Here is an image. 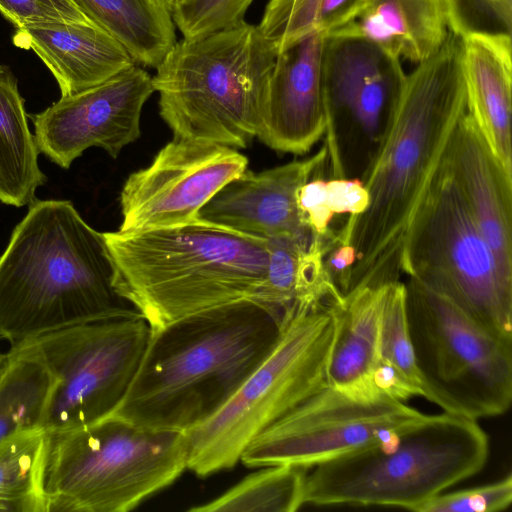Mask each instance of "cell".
Listing matches in <instances>:
<instances>
[{"mask_svg": "<svg viewBox=\"0 0 512 512\" xmlns=\"http://www.w3.org/2000/svg\"><path fill=\"white\" fill-rule=\"evenodd\" d=\"M448 29L462 40L484 36L512 40V0H446Z\"/></svg>", "mask_w": 512, "mask_h": 512, "instance_id": "cell-29", "label": "cell"}, {"mask_svg": "<svg viewBox=\"0 0 512 512\" xmlns=\"http://www.w3.org/2000/svg\"><path fill=\"white\" fill-rule=\"evenodd\" d=\"M7 372L0 382V441L14 433L43 428L52 378L38 360L7 352Z\"/></svg>", "mask_w": 512, "mask_h": 512, "instance_id": "cell-28", "label": "cell"}, {"mask_svg": "<svg viewBox=\"0 0 512 512\" xmlns=\"http://www.w3.org/2000/svg\"><path fill=\"white\" fill-rule=\"evenodd\" d=\"M512 502V475L481 486L441 493L421 504L415 512H498Z\"/></svg>", "mask_w": 512, "mask_h": 512, "instance_id": "cell-32", "label": "cell"}, {"mask_svg": "<svg viewBox=\"0 0 512 512\" xmlns=\"http://www.w3.org/2000/svg\"><path fill=\"white\" fill-rule=\"evenodd\" d=\"M327 147L312 157L262 172L245 170L200 210L198 218L263 239L290 237L312 241L298 207L301 186L322 170Z\"/></svg>", "mask_w": 512, "mask_h": 512, "instance_id": "cell-17", "label": "cell"}, {"mask_svg": "<svg viewBox=\"0 0 512 512\" xmlns=\"http://www.w3.org/2000/svg\"><path fill=\"white\" fill-rule=\"evenodd\" d=\"M406 314L428 401L478 420L512 402V337L495 334L443 293L409 277Z\"/></svg>", "mask_w": 512, "mask_h": 512, "instance_id": "cell-9", "label": "cell"}, {"mask_svg": "<svg viewBox=\"0 0 512 512\" xmlns=\"http://www.w3.org/2000/svg\"><path fill=\"white\" fill-rule=\"evenodd\" d=\"M375 383L383 396L398 401L425 396L407 322L405 283L400 280L385 289Z\"/></svg>", "mask_w": 512, "mask_h": 512, "instance_id": "cell-25", "label": "cell"}, {"mask_svg": "<svg viewBox=\"0 0 512 512\" xmlns=\"http://www.w3.org/2000/svg\"><path fill=\"white\" fill-rule=\"evenodd\" d=\"M462 57L463 40L449 31L406 75L361 179L369 204L336 232L356 253L347 293L399 281L403 273L411 226L467 111Z\"/></svg>", "mask_w": 512, "mask_h": 512, "instance_id": "cell-1", "label": "cell"}, {"mask_svg": "<svg viewBox=\"0 0 512 512\" xmlns=\"http://www.w3.org/2000/svg\"><path fill=\"white\" fill-rule=\"evenodd\" d=\"M177 0H168V2L170 3V5H172L173 3H175Z\"/></svg>", "mask_w": 512, "mask_h": 512, "instance_id": "cell-39", "label": "cell"}, {"mask_svg": "<svg viewBox=\"0 0 512 512\" xmlns=\"http://www.w3.org/2000/svg\"><path fill=\"white\" fill-rule=\"evenodd\" d=\"M326 194L333 214L359 215L369 204V194L360 179L333 178L326 181Z\"/></svg>", "mask_w": 512, "mask_h": 512, "instance_id": "cell-35", "label": "cell"}, {"mask_svg": "<svg viewBox=\"0 0 512 512\" xmlns=\"http://www.w3.org/2000/svg\"><path fill=\"white\" fill-rule=\"evenodd\" d=\"M10 358L8 353H1L0 352V382L4 378L7 369L9 367Z\"/></svg>", "mask_w": 512, "mask_h": 512, "instance_id": "cell-38", "label": "cell"}, {"mask_svg": "<svg viewBox=\"0 0 512 512\" xmlns=\"http://www.w3.org/2000/svg\"><path fill=\"white\" fill-rule=\"evenodd\" d=\"M365 0H321L318 29L325 35L335 31L359 11Z\"/></svg>", "mask_w": 512, "mask_h": 512, "instance_id": "cell-37", "label": "cell"}, {"mask_svg": "<svg viewBox=\"0 0 512 512\" xmlns=\"http://www.w3.org/2000/svg\"><path fill=\"white\" fill-rule=\"evenodd\" d=\"M355 262L356 253L353 246L338 241H335L324 259L329 276L343 296L348 291L349 279Z\"/></svg>", "mask_w": 512, "mask_h": 512, "instance_id": "cell-36", "label": "cell"}, {"mask_svg": "<svg viewBox=\"0 0 512 512\" xmlns=\"http://www.w3.org/2000/svg\"><path fill=\"white\" fill-rule=\"evenodd\" d=\"M334 334L330 304L287 320L273 349L235 393L187 432V469L207 477L234 467L258 434L324 388Z\"/></svg>", "mask_w": 512, "mask_h": 512, "instance_id": "cell-8", "label": "cell"}, {"mask_svg": "<svg viewBox=\"0 0 512 512\" xmlns=\"http://www.w3.org/2000/svg\"><path fill=\"white\" fill-rule=\"evenodd\" d=\"M448 33L446 0H365L351 20L329 34L361 36L393 56L419 63L442 46Z\"/></svg>", "mask_w": 512, "mask_h": 512, "instance_id": "cell-22", "label": "cell"}, {"mask_svg": "<svg viewBox=\"0 0 512 512\" xmlns=\"http://www.w3.org/2000/svg\"><path fill=\"white\" fill-rule=\"evenodd\" d=\"M402 270L489 331L512 337V286L501 277L444 161L411 226Z\"/></svg>", "mask_w": 512, "mask_h": 512, "instance_id": "cell-11", "label": "cell"}, {"mask_svg": "<svg viewBox=\"0 0 512 512\" xmlns=\"http://www.w3.org/2000/svg\"><path fill=\"white\" fill-rule=\"evenodd\" d=\"M277 53L246 21L176 42L152 77L173 138L246 148L257 135Z\"/></svg>", "mask_w": 512, "mask_h": 512, "instance_id": "cell-5", "label": "cell"}, {"mask_svg": "<svg viewBox=\"0 0 512 512\" xmlns=\"http://www.w3.org/2000/svg\"><path fill=\"white\" fill-rule=\"evenodd\" d=\"M27 118L15 77L0 65V201L14 207L34 201L46 181Z\"/></svg>", "mask_w": 512, "mask_h": 512, "instance_id": "cell-24", "label": "cell"}, {"mask_svg": "<svg viewBox=\"0 0 512 512\" xmlns=\"http://www.w3.org/2000/svg\"><path fill=\"white\" fill-rule=\"evenodd\" d=\"M489 440L477 420L442 412L402 433L310 467L304 504L410 511L478 473Z\"/></svg>", "mask_w": 512, "mask_h": 512, "instance_id": "cell-6", "label": "cell"}, {"mask_svg": "<svg viewBox=\"0 0 512 512\" xmlns=\"http://www.w3.org/2000/svg\"><path fill=\"white\" fill-rule=\"evenodd\" d=\"M317 172L308 179L298 193V207L302 218L313 234L321 237L329 236L334 231L329 227L333 218L326 194V181Z\"/></svg>", "mask_w": 512, "mask_h": 512, "instance_id": "cell-34", "label": "cell"}, {"mask_svg": "<svg viewBox=\"0 0 512 512\" xmlns=\"http://www.w3.org/2000/svg\"><path fill=\"white\" fill-rule=\"evenodd\" d=\"M112 276L103 233L71 201L35 199L0 256V338L12 347L133 309Z\"/></svg>", "mask_w": 512, "mask_h": 512, "instance_id": "cell-3", "label": "cell"}, {"mask_svg": "<svg viewBox=\"0 0 512 512\" xmlns=\"http://www.w3.org/2000/svg\"><path fill=\"white\" fill-rule=\"evenodd\" d=\"M320 3L321 0H270L257 28L279 52L318 29Z\"/></svg>", "mask_w": 512, "mask_h": 512, "instance_id": "cell-31", "label": "cell"}, {"mask_svg": "<svg viewBox=\"0 0 512 512\" xmlns=\"http://www.w3.org/2000/svg\"><path fill=\"white\" fill-rule=\"evenodd\" d=\"M512 40L463 39L467 111L508 174L512 175Z\"/></svg>", "mask_w": 512, "mask_h": 512, "instance_id": "cell-21", "label": "cell"}, {"mask_svg": "<svg viewBox=\"0 0 512 512\" xmlns=\"http://www.w3.org/2000/svg\"><path fill=\"white\" fill-rule=\"evenodd\" d=\"M283 324L275 309L241 301L150 330L128 390L108 416L144 430L189 432L265 359Z\"/></svg>", "mask_w": 512, "mask_h": 512, "instance_id": "cell-2", "label": "cell"}, {"mask_svg": "<svg viewBox=\"0 0 512 512\" xmlns=\"http://www.w3.org/2000/svg\"><path fill=\"white\" fill-rule=\"evenodd\" d=\"M247 165L237 149L173 138L147 167L126 179L118 230L143 231L196 220L203 206Z\"/></svg>", "mask_w": 512, "mask_h": 512, "instance_id": "cell-13", "label": "cell"}, {"mask_svg": "<svg viewBox=\"0 0 512 512\" xmlns=\"http://www.w3.org/2000/svg\"><path fill=\"white\" fill-rule=\"evenodd\" d=\"M153 92L152 76L136 64L99 85L61 97L31 116L39 152L63 169L91 147L117 158L140 137L142 109Z\"/></svg>", "mask_w": 512, "mask_h": 512, "instance_id": "cell-14", "label": "cell"}, {"mask_svg": "<svg viewBox=\"0 0 512 512\" xmlns=\"http://www.w3.org/2000/svg\"><path fill=\"white\" fill-rule=\"evenodd\" d=\"M150 327L136 310L89 320L12 346L41 362L52 378L43 428L84 426L108 416L137 371Z\"/></svg>", "mask_w": 512, "mask_h": 512, "instance_id": "cell-10", "label": "cell"}, {"mask_svg": "<svg viewBox=\"0 0 512 512\" xmlns=\"http://www.w3.org/2000/svg\"><path fill=\"white\" fill-rule=\"evenodd\" d=\"M47 443L48 431L42 427L0 441V512H47Z\"/></svg>", "mask_w": 512, "mask_h": 512, "instance_id": "cell-26", "label": "cell"}, {"mask_svg": "<svg viewBox=\"0 0 512 512\" xmlns=\"http://www.w3.org/2000/svg\"><path fill=\"white\" fill-rule=\"evenodd\" d=\"M324 38L315 29L277 53L256 135L275 151L303 155L327 131Z\"/></svg>", "mask_w": 512, "mask_h": 512, "instance_id": "cell-16", "label": "cell"}, {"mask_svg": "<svg viewBox=\"0 0 512 512\" xmlns=\"http://www.w3.org/2000/svg\"><path fill=\"white\" fill-rule=\"evenodd\" d=\"M444 164L487 242L503 280L512 286V175L493 154L468 111Z\"/></svg>", "mask_w": 512, "mask_h": 512, "instance_id": "cell-18", "label": "cell"}, {"mask_svg": "<svg viewBox=\"0 0 512 512\" xmlns=\"http://www.w3.org/2000/svg\"><path fill=\"white\" fill-rule=\"evenodd\" d=\"M253 0H177L171 5L175 26L185 40L234 27L244 20Z\"/></svg>", "mask_w": 512, "mask_h": 512, "instance_id": "cell-30", "label": "cell"}, {"mask_svg": "<svg viewBox=\"0 0 512 512\" xmlns=\"http://www.w3.org/2000/svg\"><path fill=\"white\" fill-rule=\"evenodd\" d=\"M426 417L403 401L359 399L326 385L258 434L240 461L310 468L389 440Z\"/></svg>", "mask_w": 512, "mask_h": 512, "instance_id": "cell-12", "label": "cell"}, {"mask_svg": "<svg viewBox=\"0 0 512 512\" xmlns=\"http://www.w3.org/2000/svg\"><path fill=\"white\" fill-rule=\"evenodd\" d=\"M142 67L157 68L176 44L168 0H71Z\"/></svg>", "mask_w": 512, "mask_h": 512, "instance_id": "cell-23", "label": "cell"}, {"mask_svg": "<svg viewBox=\"0 0 512 512\" xmlns=\"http://www.w3.org/2000/svg\"><path fill=\"white\" fill-rule=\"evenodd\" d=\"M103 236L113 286L150 330L241 301L262 304L267 239L200 218Z\"/></svg>", "mask_w": 512, "mask_h": 512, "instance_id": "cell-4", "label": "cell"}, {"mask_svg": "<svg viewBox=\"0 0 512 512\" xmlns=\"http://www.w3.org/2000/svg\"><path fill=\"white\" fill-rule=\"evenodd\" d=\"M386 285L356 288L330 304L335 334L327 368V385L355 398H389L378 391L375 383L380 366Z\"/></svg>", "mask_w": 512, "mask_h": 512, "instance_id": "cell-20", "label": "cell"}, {"mask_svg": "<svg viewBox=\"0 0 512 512\" xmlns=\"http://www.w3.org/2000/svg\"><path fill=\"white\" fill-rule=\"evenodd\" d=\"M0 12L16 28L52 22H87L71 0H0Z\"/></svg>", "mask_w": 512, "mask_h": 512, "instance_id": "cell-33", "label": "cell"}, {"mask_svg": "<svg viewBox=\"0 0 512 512\" xmlns=\"http://www.w3.org/2000/svg\"><path fill=\"white\" fill-rule=\"evenodd\" d=\"M187 433L150 431L106 416L48 432L47 512H127L187 469Z\"/></svg>", "mask_w": 512, "mask_h": 512, "instance_id": "cell-7", "label": "cell"}, {"mask_svg": "<svg viewBox=\"0 0 512 512\" xmlns=\"http://www.w3.org/2000/svg\"><path fill=\"white\" fill-rule=\"evenodd\" d=\"M308 467L281 464L261 467L215 499L190 512H294L304 505Z\"/></svg>", "mask_w": 512, "mask_h": 512, "instance_id": "cell-27", "label": "cell"}, {"mask_svg": "<svg viewBox=\"0 0 512 512\" xmlns=\"http://www.w3.org/2000/svg\"><path fill=\"white\" fill-rule=\"evenodd\" d=\"M13 43L39 56L57 80L61 97L99 85L136 65L120 42L91 21L19 27Z\"/></svg>", "mask_w": 512, "mask_h": 512, "instance_id": "cell-19", "label": "cell"}, {"mask_svg": "<svg viewBox=\"0 0 512 512\" xmlns=\"http://www.w3.org/2000/svg\"><path fill=\"white\" fill-rule=\"evenodd\" d=\"M405 78L400 58L371 40L348 34L325 35L322 82L328 153L337 150L334 128L344 119L377 143Z\"/></svg>", "mask_w": 512, "mask_h": 512, "instance_id": "cell-15", "label": "cell"}, {"mask_svg": "<svg viewBox=\"0 0 512 512\" xmlns=\"http://www.w3.org/2000/svg\"><path fill=\"white\" fill-rule=\"evenodd\" d=\"M1 339V338H0Z\"/></svg>", "mask_w": 512, "mask_h": 512, "instance_id": "cell-40", "label": "cell"}]
</instances>
